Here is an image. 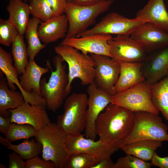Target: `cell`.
Segmentation results:
<instances>
[{
    "label": "cell",
    "mask_w": 168,
    "mask_h": 168,
    "mask_svg": "<svg viewBox=\"0 0 168 168\" xmlns=\"http://www.w3.org/2000/svg\"><path fill=\"white\" fill-rule=\"evenodd\" d=\"M151 161L152 166H157L160 168H168V156H160L155 152Z\"/></svg>",
    "instance_id": "obj_38"
},
{
    "label": "cell",
    "mask_w": 168,
    "mask_h": 168,
    "mask_svg": "<svg viewBox=\"0 0 168 168\" xmlns=\"http://www.w3.org/2000/svg\"><path fill=\"white\" fill-rule=\"evenodd\" d=\"M88 97L84 93H73L66 99L63 113L57 124L66 135L81 133L85 130Z\"/></svg>",
    "instance_id": "obj_6"
},
{
    "label": "cell",
    "mask_w": 168,
    "mask_h": 168,
    "mask_svg": "<svg viewBox=\"0 0 168 168\" xmlns=\"http://www.w3.org/2000/svg\"><path fill=\"white\" fill-rule=\"evenodd\" d=\"M88 95L85 135L95 140V123L100 114L111 103L112 96L98 87L95 82L88 85Z\"/></svg>",
    "instance_id": "obj_11"
},
{
    "label": "cell",
    "mask_w": 168,
    "mask_h": 168,
    "mask_svg": "<svg viewBox=\"0 0 168 168\" xmlns=\"http://www.w3.org/2000/svg\"><path fill=\"white\" fill-rule=\"evenodd\" d=\"M0 142L2 144L6 146L9 143H11L6 138H4L1 135L0 136Z\"/></svg>",
    "instance_id": "obj_42"
},
{
    "label": "cell",
    "mask_w": 168,
    "mask_h": 168,
    "mask_svg": "<svg viewBox=\"0 0 168 168\" xmlns=\"http://www.w3.org/2000/svg\"><path fill=\"white\" fill-rule=\"evenodd\" d=\"M145 22L129 19L120 14L108 13L91 29H88L76 37L93 34L130 35L138 26Z\"/></svg>",
    "instance_id": "obj_9"
},
{
    "label": "cell",
    "mask_w": 168,
    "mask_h": 168,
    "mask_svg": "<svg viewBox=\"0 0 168 168\" xmlns=\"http://www.w3.org/2000/svg\"><path fill=\"white\" fill-rule=\"evenodd\" d=\"M81 133L66 135V145L69 155L78 153L89 154L99 161L110 158L119 149L99 139L85 138Z\"/></svg>",
    "instance_id": "obj_10"
},
{
    "label": "cell",
    "mask_w": 168,
    "mask_h": 168,
    "mask_svg": "<svg viewBox=\"0 0 168 168\" xmlns=\"http://www.w3.org/2000/svg\"><path fill=\"white\" fill-rule=\"evenodd\" d=\"M66 137L56 123L51 122L36 131L34 137L42 146V158L54 162L56 168H65L69 156Z\"/></svg>",
    "instance_id": "obj_4"
},
{
    "label": "cell",
    "mask_w": 168,
    "mask_h": 168,
    "mask_svg": "<svg viewBox=\"0 0 168 168\" xmlns=\"http://www.w3.org/2000/svg\"><path fill=\"white\" fill-rule=\"evenodd\" d=\"M6 9L9 14L8 20L18 33L23 35L30 19L29 5L22 0H10Z\"/></svg>",
    "instance_id": "obj_24"
},
{
    "label": "cell",
    "mask_w": 168,
    "mask_h": 168,
    "mask_svg": "<svg viewBox=\"0 0 168 168\" xmlns=\"http://www.w3.org/2000/svg\"><path fill=\"white\" fill-rule=\"evenodd\" d=\"M68 23L65 14L41 21L38 28L40 39L44 44L55 42L65 38L68 29Z\"/></svg>",
    "instance_id": "obj_20"
},
{
    "label": "cell",
    "mask_w": 168,
    "mask_h": 168,
    "mask_svg": "<svg viewBox=\"0 0 168 168\" xmlns=\"http://www.w3.org/2000/svg\"><path fill=\"white\" fill-rule=\"evenodd\" d=\"M163 141L144 140L124 145L120 148L126 154L134 156L143 161H151L158 148L162 146Z\"/></svg>",
    "instance_id": "obj_25"
},
{
    "label": "cell",
    "mask_w": 168,
    "mask_h": 168,
    "mask_svg": "<svg viewBox=\"0 0 168 168\" xmlns=\"http://www.w3.org/2000/svg\"><path fill=\"white\" fill-rule=\"evenodd\" d=\"M55 16L64 14L65 6L68 3L65 0H46Z\"/></svg>",
    "instance_id": "obj_36"
},
{
    "label": "cell",
    "mask_w": 168,
    "mask_h": 168,
    "mask_svg": "<svg viewBox=\"0 0 168 168\" xmlns=\"http://www.w3.org/2000/svg\"><path fill=\"white\" fill-rule=\"evenodd\" d=\"M151 85L153 104L168 122V76Z\"/></svg>",
    "instance_id": "obj_26"
},
{
    "label": "cell",
    "mask_w": 168,
    "mask_h": 168,
    "mask_svg": "<svg viewBox=\"0 0 168 168\" xmlns=\"http://www.w3.org/2000/svg\"><path fill=\"white\" fill-rule=\"evenodd\" d=\"M4 74L0 71V115L9 117L8 110L16 108L25 102L20 91L10 89Z\"/></svg>",
    "instance_id": "obj_22"
},
{
    "label": "cell",
    "mask_w": 168,
    "mask_h": 168,
    "mask_svg": "<svg viewBox=\"0 0 168 168\" xmlns=\"http://www.w3.org/2000/svg\"><path fill=\"white\" fill-rule=\"evenodd\" d=\"M25 168H56V167L52 161H46L37 156L26 160Z\"/></svg>",
    "instance_id": "obj_35"
},
{
    "label": "cell",
    "mask_w": 168,
    "mask_h": 168,
    "mask_svg": "<svg viewBox=\"0 0 168 168\" xmlns=\"http://www.w3.org/2000/svg\"><path fill=\"white\" fill-rule=\"evenodd\" d=\"M68 3H74L76 0H65Z\"/></svg>",
    "instance_id": "obj_43"
},
{
    "label": "cell",
    "mask_w": 168,
    "mask_h": 168,
    "mask_svg": "<svg viewBox=\"0 0 168 168\" xmlns=\"http://www.w3.org/2000/svg\"><path fill=\"white\" fill-rule=\"evenodd\" d=\"M142 72L145 80L150 85L168 76V46L149 54L143 63Z\"/></svg>",
    "instance_id": "obj_17"
},
{
    "label": "cell",
    "mask_w": 168,
    "mask_h": 168,
    "mask_svg": "<svg viewBox=\"0 0 168 168\" xmlns=\"http://www.w3.org/2000/svg\"><path fill=\"white\" fill-rule=\"evenodd\" d=\"M130 36L149 54L168 46V34L150 23L141 24Z\"/></svg>",
    "instance_id": "obj_14"
},
{
    "label": "cell",
    "mask_w": 168,
    "mask_h": 168,
    "mask_svg": "<svg viewBox=\"0 0 168 168\" xmlns=\"http://www.w3.org/2000/svg\"><path fill=\"white\" fill-rule=\"evenodd\" d=\"M8 168H25L26 161L17 153L13 152L8 154Z\"/></svg>",
    "instance_id": "obj_37"
},
{
    "label": "cell",
    "mask_w": 168,
    "mask_h": 168,
    "mask_svg": "<svg viewBox=\"0 0 168 168\" xmlns=\"http://www.w3.org/2000/svg\"><path fill=\"white\" fill-rule=\"evenodd\" d=\"M41 21L33 17L30 19L25 34L28 44L27 49L29 61L34 60L37 54L46 46V44L41 43L38 32Z\"/></svg>",
    "instance_id": "obj_27"
},
{
    "label": "cell",
    "mask_w": 168,
    "mask_h": 168,
    "mask_svg": "<svg viewBox=\"0 0 168 168\" xmlns=\"http://www.w3.org/2000/svg\"><path fill=\"white\" fill-rule=\"evenodd\" d=\"M43 104L31 105L25 102L18 107L9 109L11 123L25 124L38 130L51 122Z\"/></svg>",
    "instance_id": "obj_15"
},
{
    "label": "cell",
    "mask_w": 168,
    "mask_h": 168,
    "mask_svg": "<svg viewBox=\"0 0 168 168\" xmlns=\"http://www.w3.org/2000/svg\"><path fill=\"white\" fill-rule=\"evenodd\" d=\"M99 161L87 154L78 153L69 155L65 168H91Z\"/></svg>",
    "instance_id": "obj_31"
},
{
    "label": "cell",
    "mask_w": 168,
    "mask_h": 168,
    "mask_svg": "<svg viewBox=\"0 0 168 168\" xmlns=\"http://www.w3.org/2000/svg\"><path fill=\"white\" fill-rule=\"evenodd\" d=\"M114 164L111 158L103 159L99 161L91 168H113Z\"/></svg>",
    "instance_id": "obj_40"
},
{
    "label": "cell",
    "mask_w": 168,
    "mask_h": 168,
    "mask_svg": "<svg viewBox=\"0 0 168 168\" xmlns=\"http://www.w3.org/2000/svg\"><path fill=\"white\" fill-rule=\"evenodd\" d=\"M49 69L48 67L39 66L35 60H29L24 72L20 77L22 89L27 92H33L41 96L40 88L41 78L43 74L49 72Z\"/></svg>",
    "instance_id": "obj_23"
},
{
    "label": "cell",
    "mask_w": 168,
    "mask_h": 168,
    "mask_svg": "<svg viewBox=\"0 0 168 168\" xmlns=\"http://www.w3.org/2000/svg\"><path fill=\"white\" fill-rule=\"evenodd\" d=\"M151 163L143 161L134 156L127 154L114 163L113 168H150Z\"/></svg>",
    "instance_id": "obj_34"
},
{
    "label": "cell",
    "mask_w": 168,
    "mask_h": 168,
    "mask_svg": "<svg viewBox=\"0 0 168 168\" xmlns=\"http://www.w3.org/2000/svg\"><path fill=\"white\" fill-rule=\"evenodd\" d=\"M36 132V130L30 125L13 123L11 124L6 138L12 143L34 137Z\"/></svg>",
    "instance_id": "obj_30"
},
{
    "label": "cell",
    "mask_w": 168,
    "mask_h": 168,
    "mask_svg": "<svg viewBox=\"0 0 168 168\" xmlns=\"http://www.w3.org/2000/svg\"><path fill=\"white\" fill-rule=\"evenodd\" d=\"M114 0L106 1L95 5L81 6L74 3H67L64 14L68 23L67 38L76 37L87 30L97 17L108 10Z\"/></svg>",
    "instance_id": "obj_5"
},
{
    "label": "cell",
    "mask_w": 168,
    "mask_h": 168,
    "mask_svg": "<svg viewBox=\"0 0 168 168\" xmlns=\"http://www.w3.org/2000/svg\"><path fill=\"white\" fill-rule=\"evenodd\" d=\"M134 18L151 23L168 34V12L164 0H149Z\"/></svg>",
    "instance_id": "obj_19"
},
{
    "label": "cell",
    "mask_w": 168,
    "mask_h": 168,
    "mask_svg": "<svg viewBox=\"0 0 168 168\" xmlns=\"http://www.w3.org/2000/svg\"><path fill=\"white\" fill-rule=\"evenodd\" d=\"M10 116L5 117L0 115V131L5 136L11 124Z\"/></svg>",
    "instance_id": "obj_39"
},
{
    "label": "cell",
    "mask_w": 168,
    "mask_h": 168,
    "mask_svg": "<svg viewBox=\"0 0 168 168\" xmlns=\"http://www.w3.org/2000/svg\"><path fill=\"white\" fill-rule=\"evenodd\" d=\"M111 103L133 112L145 111L159 114L151 100V85L145 80L112 96Z\"/></svg>",
    "instance_id": "obj_8"
},
{
    "label": "cell",
    "mask_w": 168,
    "mask_h": 168,
    "mask_svg": "<svg viewBox=\"0 0 168 168\" xmlns=\"http://www.w3.org/2000/svg\"><path fill=\"white\" fill-rule=\"evenodd\" d=\"M119 62L120 65V74L114 87L112 96L145 80L142 72L143 62Z\"/></svg>",
    "instance_id": "obj_21"
},
{
    "label": "cell",
    "mask_w": 168,
    "mask_h": 168,
    "mask_svg": "<svg viewBox=\"0 0 168 168\" xmlns=\"http://www.w3.org/2000/svg\"><path fill=\"white\" fill-rule=\"evenodd\" d=\"M0 168H6L7 167L5 166L4 164L2 163H0Z\"/></svg>",
    "instance_id": "obj_44"
},
{
    "label": "cell",
    "mask_w": 168,
    "mask_h": 168,
    "mask_svg": "<svg viewBox=\"0 0 168 168\" xmlns=\"http://www.w3.org/2000/svg\"><path fill=\"white\" fill-rule=\"evenodd\" d=\"M64 60L58 54L53 59L54 71L51 69L49 61H47L46 66L52 71L49 81L44 78L40 84L41 95L45 102L46 107L53 112H56L61 106L68 95L66 89L68 81V77L66 72Z\"/></svg>",
    "instance_id": "obj_2"
},
{
    "label": "cell",
    "mask_w": 168,
    "mask_h": 168,
    "mask_svg": "<svg viewBox=\"0 0 168 168\" xmlns=\"http://www.w3.org/2000/svg\"><path fill=\"white\" fill-rule=\"evenodd\" d=\"M14 26L8 20L0 19V44L6 47L11 45L18 34Z\"/></svg>",
    "instance_id": "obj_33"
},
{
    "label": "cell",
    "mask_w": 168,
    "mask_h": 168,
    "mask_svg": "<svg viewBox=\"0 0 168 168\" xmlns=\"http://www.w3.org/2000/svg\"><path fill=\"white\" fill-rule=\"evenodd\" d=\"M54 50L68 65V81L66 89L68 94L72 89V82L76 78L79 79L83 85L95 82L96 64L91 56L80 53L72 47L61 44L55 46Z\"/></svg>",
    "instance_id": "obj_3"
},
{
    "label": "cell",
    "mask_w": 168,
    "mask_h": 168,
    "mask_svg": "<svg viewBox=\"0 0 168 168\" xmlns=\"http://www.w3.org/2000/svg\"><path fill=\"white\" fill-rule=\"evenodd\" d=\"M6 147L18 154L23 159L28 160L38 156L42 151V146L34 139H24L21 143L14 145L10 143Z\"/></svg>",
    "instance_id": "obj_29"
},
{
    "label": "cell",
    "mask_w": 168,
    "mask_h": 168,
    "mask_svg": "<svg viewBox=\"0 0 168 168\" xmlns=\"http://www.w3.org/2000/svg\"><path fill=\"white\" fill-rule=\"evenodd\" d=\"M12 44L11 54L14 66L18 75H21L24 72L29 61L23 35L18 33Z\"/></svg>",
    "instance_id": "obj_28"
},
{
    "label": "cell",
    "mask_w": 168,
    "mask_h": 168,
    "mask_svg": "<svg viewBox=\"0 0 168 168\" xmlns=\"http://www.w3.org/2000/svg\"><path fill=\"white\" fill-rule=\"evenodd\" d=\"M111 35L93 34L64 38L60 44L72 47L82 53L106 55L111 58L108 41Z\"/></svg>",
    "instance_id": "obj_16"
},
{
    "label": "cell",
    "mask_w": 168,
    "mask_h": 168,
    "mask_svg": "<svg viewBox=\"0 0 168 168\" xmlns=\"http://www.w3.org/2000/svg\"><path fill=\"white\" fill-rule=\"evenodd\" d=\"M108 42L111 58L118 62H143L149 54L129 35H117Z\"/></svg>",
    "instance_id": "obj_12"
},
{
    "label": "cell",
    "mask_w": 168,
    "mask_h": 168,
    "mask_svg": "<svg viewBox=\"0 0 168 168\" xmlns=\"http://www.w3.org/2000/svg\"><path fill=\"white\" fill-rule=\"evenodd\" d=\"M107 0H76L74 4L81 6H89L98 4Z\"/></svg>",
    "instance_id": "obj_41"
},
{
    "label": "cell",
    "mask_w": 168,
    "mask_h": 168,
    "mask_svg": "<svg viewBox=\"0 0 168 168\" xmlns=\"http://www.w3.org/2000/svg\"><path fill=\"white\" fill-rule=\"evenodd\" d=\"M23 1L26 2L27 1H30L31 0H22Z\"/></svg>",
    "instance_id": "obj_45"
},
{
    "label": "cell",
    "mask_w": 168,
    "mask_h": 168,
    "mask_svg": "<svg viewBox=\"0 0 168 168\" xmlns=\"http://www.w3.org/2000/svg\"><path fill=\"white\" fill-rule=\"evenodd\" d=\"M134 112L112 103L100 114L95 123V131L99 139L120 148L132 128Z\"/></svg>",
    "instance_id": "obj_1"
},
{
    "label": "cell",
    "mask_w": 168,
    "mask_h": 168,
    "mask_svg": "<svg viewBox=\"0 0 168 168\" xmlns=\"http://www.w3.org/2000/svg\"><path fill=\"white\" fill-rule=\"evenodd\" d=\"M134 114L132 128L123 145L144 140L168 141V127L158 114L145 111Z\"/></svg>",
    "instance_id": "obj_7"
},
{
    "label": "cell",
    "mask_w": 168,
    "mask_h": 168,
    "mask_svg": "<svg viewBox=\"0 0 168 168\" xmlns=\"http://www.w3.org/2000/svg\"><path fill=\"white\" fill-rule=\"evenodd\" d=\"M31 14L42 21H44L55 16L46 0H31L30 1Z\"/></svg>",
    "instance_id": "obj_32"
},
{
    "label": "cell",
    "mask_w": 168,
    "mask_h": 168,
    "mask_svg": "<svg viewBox=\"0 0 168 168\" xmlns=\"http://www.w3.org/2000/svg\"><path fill=\"white\" fill-rule=\"evenodd\" d=\"M13 58L11 54L8 53L0 47V69L4 74L9 88L16 90L19 88L22 94L25 102L31 105L43 104L45 106V102L43 97L33 92H27L22 88L18 78V74L13 65Z\"/></svg>",
    "instance_id": "obj_18"
},
{
    "label": "cell",
    "mask_w": 168,
    "mask_h": 168,
    "mask_svg": "<svg viewBox=\"0 0 168 168\" xmlns=\"http://www.w3.org/2000/svg\"><path fill=\"white\" fill-rule=\"evenodd\" d=\"M96 64L95 82L99 88L112 95L120 72L119 62L109 56L91 54Z\"/></svg>",
    "instance_id": "obj_13"
}]
</instances>
